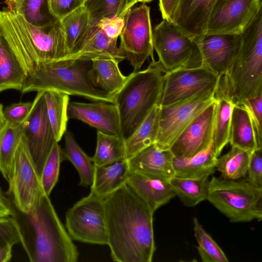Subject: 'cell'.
Returning a JSON list of instances; mask_svg holds the SVG:
<instances>
[{
    "instance_id": "obj_22",
    "label": "cell",
    "mask_w": 262,
    "mask_h": 262,
    "mask_svg": "<svg viewBox=\"0 0 262 262\" xmlns=\"http://www.w3.org/2000/svg\"><path fill=\"white\" fill-rule=\"evenodd\" d=\"M173 157L169 149H160L152 144L127 160L130 170L168 181L174 176L172 164Z\"/></svg>"
},
{
    "instance_id": "obj_13",
    "label": "cell",
    "mask_w": 262,
    "mask_h": 262,
    "mask_svg": "<svg viewBox=\"0 0 262 262\" xmlns=\"http://www.w3.org/2000/svg\"><path fill=\"white\" fill-rule=\"evenodd\" d=\"M214 95L200 94L181 102L160 106L158 133L154 144L160 149H169L192 120L215 100Z\"/></svg>"
},
{
    "instance_id": "obj_27",
    "label": "cell",
    "mask_w": 262,
    "mask_h": 262,
    "mask_svg": "<svg viewBox=\"0 0 262 262\" xmlns=\"http://www.w3.org/2000/svg\"><path fill=\"white\" fill-rule=\"evenodd\" d=\"M27 74L0 35V92L8 90L21 92Z\"/></svg>"
},
{
    "instance_id": "obj_46",
    "label": "cell",
    "mask_w": 262,
    "mask_h": 262,
    "mask_svg": "<svg viewBox=\"0 0 262 262\" xmlns=\"http://www.w3.org/2000/svg\"><path fill=\"white\" fill-rule=\"evenodd\" d=\"M95 22L97 27L112 39H118L124 24V18L118 16L103 17Z\"/></svg>"
},
{
    "instance_id": "obj_31",
    "label": "cell",
    "mask_w": 262,
    "mask_h": 262,
    "mask_svg": "<svg viewBox=\"0 0 262 262\" xmlns=\"http://www.w3.org/2000/svg\"><path fill=\"white\" fill-rule=\"evenodd\" d=\"M209 176L206 175L196 179L174 176L168 182L176 196L184 206L194 207L207 200Z\"/></svg>"
},
{
    "instance_id": "obj_10",
    "label": "cell",
    "mask_w": 262,
    "mask_h": 262,
    "mask_svg": "<svg viewBox=\"0 0 262 262\" xmlns=\"http://www.w3.org/2000/svg\"><path fill=\"white\" fill-rule=\"evenodd\" d=\"M124 20L119 48L138 71L149 57L155 60L149 7L143 4L130 9Z\"/></svg>"
},
{
    "instance_id": "obj_21",
    "label": "cell",
    "mask_w": 262,
    "mask_h": 262,
    "mask_svg": "<svg viewBox=\"0 0 262 262\" xmlns=\"http://www.w3.org/2000/svg\"><path fill=\"white\" fill-rule=\"evenodd\" d=\"M126 184L154 213L176 196L168 180L138 171H130Z\"/></svg>"
},
{
    "instance_id": "obj_35",
    "label": "cell",
    "mask_w": 262,
    "mask_h": 262,
    "mask_svg": "<svg viewBox=\"0 0 262 262\" xmlns=\"http://www.w3.org/2000/svg\"><path fill=\"white\" fill-rule=\"evenodd\" d=\"M125 159V143L122 137L97 130L96 150L92 157L95 166L106 165Z\"/></svg>"
},
{
    "instance_id": "obj_1",
    "label": "cell",
    "mask_w": 262,
    "mask_h": 262,
    "mask_svg": "<svg viewBox=\"0 0 262 262\" xmlns=\"http://www.w3.org/2000/svg\"><path fill=\"white\" fill-rule=\"evenodd\" d=\"M107 244L117 262H151L154 212L126 184L103 200Z\"/></svg>"
},
{
    "instance_id": "obj_53",
    "label": "cell",
    "mask_w": 262,
    "mask_h": 262,
    "mask_svg": "<svg viewBox=\"0 0 262 262\" xmlns=\"http://www.w3.org/2000/svg\"><path fill=\"white\" fill-rule=\"evenodd\" d=\"M136 3H137L136 0H134Z\"/></svg>"
},
{
    "instance_id": "obj_34",
    "label": "cell",
    "mask_w": 262,
    "mask_h": 262,
    "mask_svg": "<svg viewBox=\"0 0 262 262\" xmlns=\"http://www.w3.org/2000/svg\"><path fill=\"white\" fill-rule=\"evenodd\" d=\"M5 3L8 10L32 25L44 26L57 21L49 12L47 0H6Z\"/></svg>"
},
{
    "instance_id": "obj_51",
    "label": "cell",
    "mask_w": 262,
    "mask_h": 262,
    "mask_svg": "<svg viewBox=\"0 0 262 262\" xmlns=\"http://www.w3.org/2000/svg\"><path fill=\"white\" fill-rule=\"evenodd\" d=\"M152 1H154V0H136L137 3L141 2V3H149Z\"/></svg>"
},
{
    "instance_id": "obj_45",
    "label": "cell",
    "mask_w": 262,
    "mask_h": 262,
    "mask_svg": "<svg viewBox=\"0 0 262 262\" xmlns=\"http://www.w3.org/2000/svg\"><path fill=\"white\" fill-rule=\"evenodd\" d=\"M246 180L252 185L262 188V148L251 154Z\"/></svg>"
},
{
    "instance_id": "obj_41",
    "label": "cell",
    "mask_w": 262,
    "mask_h": 262,
    "mask_svg": "<svg viewBox=\"0 0 262 262\" xmlns=\"http://www.w3.org/2000/svg\"><path fill=\"white\" fill-rule=\"evenodd\" d=\"M241 105L248 111L252 119L258 148H262V95L245 100Z\"/></svg>"
},
{
    "instance_id": "obj_23",
    "label": "cell",
    "mask_w": 262,
    "mask_h": 262,
    "mask_svg": "<svg viewBox=\"0 0 262 262\" xmlns=\"http://www.w3.org/2000/svg\"><path fill=\"white\" fill-rule=\"evenodd\" d=\"M130 171L128 161L126 159L110 164L95 166L91 192L104 200L126 183Z\"/></svg>"
},
{
    "instance_id": "obj_44",
    "label": "cell",
    "mask_w": 262,
    "mask_h": 262,
    "mask_svg": "<svg viewBox=\"0 0 262 262\" xmlns=\"http://www.w3.org/2000/svg\"><path fill=\"white\" fill-rule=\"evenodd\" d=\"M33 105V102L20 101L6 106L4 109L6 120L12 124H21L27 119Z\"/></svg>"
},
{
    "instance_id": "obj_5",
    "label": "cell",
    "mask_w": 262,
    "mask_h": 262,
    "mask_svg": "<svg viewBox=\"0 0 262 262\" xmlns=\"http://www.w3.org/2000/svg\"><path fill=\"white\" fill-rule=\"evenodd\" d=\"M164 79L165 73L157 61L151 60L146 69L133 71L128 75L123 86L114 95L124 142L152 110L160 105Z\"/></svg>"
},
{
    "instance_id": "obj_2",
    "label": "cell",
    "mask_w": 262,
    "mask_h": 262,
    "mask_svg": "<svg viewBox=\"0 0 262 262\" xmlns=\"http://www.w3.org/2000/svg\"><path fill=\"white\" fill-rule=\"evenodd\" d=\"M12 207L11 217L16 225L20 243L30 261H78V249L49 195L42 191L32 208L26 213L18 210L13 204Z\"/></svg>"
},
{
    "instance_id": "obj_26",
    "label": "cell",
    "mask_w": 262,
    "mask_h": 262,
    "mask_svg": "<svg viewBox=\"0 0 262 262\" xmlns=\"http://www.w3.org/2000/svg\"><path fill=\"white\" fill-rule=\"evenodd\" d=\"M217 157L212 143L206 149L190 157H173L174 176L196 179L212 174L216 168Z\"/></svg>"
},
{
    "instance_id": "obj_25",
    "label": "cell",
    "mask_w": 262,
    "mask_h": 262,
    "mask_svg": "<svg viewBox=\"0 0 262 262\" xmlns=\"http://www.w3.org/2000/svg\"><path fill=\"white\" fill-rule=\"evenodd\" d=\"M235 146L251 153L258 149L251 116L243 105H234L231 116L229 139Z\"/></svg>"
},
{
    "instance_id": "obj_15",
    "label": "cell",
    "mask_w": 262,
    "mask_h": 262,
    "mask_svg": "<svg viewBox=\"0 0 262 262\" xmlns=\"http://www.w3.org/2000/svg\"><path fill=\"white\" fill-rule=\"evenodd\" d=\"M261 7V0H216L205 33L240 35Z\"/></svg>"
},
{
    "instance_id": "obj_30",
    "label": "cell",
    "mask_w": 262,
    "mask_h": 262,
    "mask_svg": "<svg viewBox=\"0 0 262 262\" xmlns=\"http://www.w3.org/2000/svg\"><path fill=\"white\" fill-rule=\"evenodd\" d=\"M159 110V106H155L134 133L125 141L127 160L155 143L158 129Z\"/></svg>"
},
{
    "instance_id": "obj_48",
    "label": "cell",
    "mask_w": 262,
    "mask_h": 262,
    "mask_svg": "<svg viewBox=\"0 0 262 262\" xmlns=\"http://www.w3.org/2000/svg\"><path fill=\"white\" fill-rule=\"evenodd\" d=\"M13 214L12 201L0 187V217H10Z\"/></svg>"
},
{
    "instance_id": "obj_4",
    "label": "cell",
    "mask_w": 262,
    "mask_h": 262,
    "mask_svg": "<svg viewBox=\"0 0 262 262\" xmlns=\"http://www.w3.org/2000/svg\"><path fill=\"white\" fill-rule=\"evenodd\" d=\"M240 35L238 53L216 90L234 105L262 95V7Z\"/></svg>"
},
{
    "instance_id": "obj_33",
    "label": "cell",
    "mask_w": 262,
    "mask_h": 262,
    "mask_svg": "<svg viewBox=\"0 0 262 262\" xmlns=\"http://www.w3.org/2000/svg\"><path fill=\"white\" fill-rule=\"evenodd\" d=\"M48 117L56 140L59 142L67 130L69 95L54 90L43 91Z\"/></svg>"
},
{
    "instance_id": "obj_6",
    "label": "cell",
    "mask_w": 262,
    "mask_h": 262,
    "mask_svg": "<svg viewBox=\"0 0 262 262\" xmlns=\"http://www.w3.org/2000/svg\"><path fill=\"white\" fill-rule=\"evenodd\" d=\"M92 63L91 60L83 59H63L39 64L27 74L21 92L54 90L114 104V96L90 81L88 73Z\"/></svg>"
},
{
    "instance_id": "obj_39",
    "label": "cell",
    "mask_w": 262,
    "mask_h": 262,
    "mask_svg": "<svg viewBox=\"0 0 262 262\" xmlns=\"http://www.w3.org/2000/svg\"><path fill=\"white\" fill-rule=\"evenodd\" d=\"M193 231L198 242L196 247L201 259L203 262H228L225 253L219 245L206 232L198 219L193 217Z\"/></svg>"
},
{
    "instance_id": "obj_36",
    "label": "cell",
    "mask_w": 262,
    "mask_h": 262,
    "mask_svg": "<svg viewBox=\"0 0 262 262\" xmlns=\"http://www.w3.org/2000/svg\"><path fill=\"white\" fill-rule=\"evenodd\" d=\"M251 154L238 147L232 146L228 152L217 157L215 168L225 179L237 180L245 178Z\"/></svg>"
},
{
    "instance_id": "obj_7",
    "label": "cell",
    "mask_w": 262,
    "mask_h": 262,
    "mask_svg": "<svg viewBox=\"0 0 262 262\" xmlns=\"http://www.w3.org/2000/svg\"><path fill=\"white\" fill-rule=\"evenodd\" d=\"M207 200L232 223L262 219V188L246 180H227L213 176L208 181Z\"/></svg>"
},
{
    "instance_id": "obj_20",
    "label": "cell",
    "mask_w": 262,
    "mask_h": 262,
    "mask_svg": "<svg viewBox=\"0 0 262 262\" xmlns=\"http://www.w3.org/2000/svg\"><path fill=\"white\" fill-rule=\"evenodd\" d=\"M216 0H179L172 24L192 39L205 33Z\"/></svg>"
},
{
    "instance_id": "obj_47",
    "label": "cell",
    "mask_w": 262,
    "mask_h": 262,
    "mask_svg": "<svg viewBox=\"0 0 262 262\" xmlns=\"http://www.w3.org/2000/svg\"><path fill=\"white\" fill-rule=\"evenodd\" d=\"M179 0H159V9L163 19L172 23Z\"/></svg>"
},
{
    "instance_id": "obj_11",
    "label": "cell",
    "mask_w": 262,
    "mask_h": 262,
    "mask_svg": "<svg viewBox=\"0 0 262 262\" xmlns=\"http://www.w3.org/2000/svg\"><path fill=\"white\" fill-rule=\"evenodd\" d=\"M6 193L13 205L23 212H29L43 191L40 178L23 134L16 149Z\"/></svg>"
},
{
    "instance_id": "obj_19",
    "label": "cell",
    "mask_w": 262,
    "mask_h": 262,
    "mask_svg": "<svg viewBox=\"0 0 262 262\" xmlns=\"http://www.w3.org/2000/svg\"><path fill=\"white\" fill-rule=\"evenodd\" d=\"M96 58H111L118 63L126 59L117 46V39L108 37L97 27L95 22L92 21L71 53L65 59H83L92 61Z\"/></svg>"
},
{
    "instance_id": "obj_17",
    "label": "cell",
    "mask_w": 262,
    "mask_h": 262,
    "mask_svg": "<svg viewBox=\"0 0 262 262\" xmlns=\"http://www.w3.org/2000/svg\"><path fill=\"white\" fill-rule=\"evenodd\" d=\"M215 100L199 114L182 132L169 150L174 157H190L212 143Z\"/></svg>"
},
{
    "instance_id": "obj_9",
    "label": "cell",
    "mask_w": 262,
    "mask_h": 262,
    "mask_svg": "<svg viewBox=\"0 0 262 262\" xmlns=\"http://www.w3.org/2000/svg\"><path fill=\"white\" fill-rule=\"evenodd\" d=\"M103 200L90 192L68 210L66 228L73 240L91 244L107 245Z\"/></svg>"
},
{
    "instance_id": "obj_43",
    "label": "cell",
    "mask_w": 262,
    "mask_h": 262,
    "mask_svg": "<svg viewBox=\"0 0 262 262\" xmlns=\"http://www.w3.org/2000/svg\"><path fill=\"white\" fill-rule=\"evenodd\" d=\"M19 243L18 231L12 217H0V248L13 247Z\"/></svg>"
},
{
    "instance_id": "obj_32",
    "label": "cell",
    "mask_w": 262,
    "mask_h": 262,
    "mask_svg": "<svg viewBox=\"0 0 262 262\" xmlns=\"http://www.w3.org/2000/svg\"><path fill=\"white\" fill-rule=\"evenodd\" d=\"M25 121L19 124L6 122L0 132V172L7 181L12 171L14 154L23 134Z\"/></svg>"
},
{
    "instance_id": "obj_52",
    "label": "cell",
    "mask_w": 262,
    "mask_h": 262,
    "mask_svg": "<svg viewBox=\"0 0 262 262\" xmlns=\"http://www.w3.org/2000/svg\"><path fill=\"white\" fill-rule=\"evenodd\" d=\"M88 0H84V1L85 2V3ZM85 4V3H84Z\"/></svg>"
},
{
    "instance_id": "obj_50",
    "label": "cell",
    "mask_w": 262,
    "mask_h": 262,
    "mask_svg": "<svg viewBox=\"0 0 262 262\" xmlns=\"http://www.w3.org/2000/svg\"><path fill=\"white\" fill-rule=\"evenodd\" d=\"M6 122L4 114V107L2 104L0 103V132L4 127Z\"/></svg>"
},
{
    "instance_id": "obj_42",
    "label": "cell",
    "mask_w": 262,
    "mask_h": 262,
    "mask_svg": "<svg viewBox=\"0 0 262 262\" xmlns=\"http://www.w3.org/2000/svg\"><path fill=\"white\" fill-rule=\"evenodd\" d=\"M84 0H47L50 14L58 21L84 5Z\"/></svg>"
},
{
    "instance_id": "obj_12",
    "label": "cell",
    "mask_w": 262,
    "mask_h": 262,
    "mask_svg": "<svg viewBox=\"0 0 262 262\" xmlns=\"http://www.w3.org/2000/svg\"><path fill=\"white\" fill-rule=\"evenodd\" d=\"M220 79L201 66L181 68L166 73L159 106L171 105L200 94H215Z\"/></svg>"
},
{
    "instance_id": "obj_8",
    "label": "cell",
    "mask_w": 262,
    "mask_h": 262,
    "mask_svg": "<svg viewBox=\"0 0 262 262\" xmlns=\"http://www.w3.org/2000/svg\"><path fill=\"white\" fill-rule=\"evenodd\" d=\"M152 45L157 63L165 73L201 65L199 50L193 40L166 20L152 30Z\"/></svg>"
},
{
    "instance_id": "obj_38",
    "label": "cell",
    "mask_w": 262,
    "mask_h": 262,
    "mask_svg": "<svg viewBox=\"0 0 262 262\" xmlns=\"http://www.w3.org/2000/svg\"><path fill=\"white\" fill-rule=\"evenodd\" d=\"M135 4L134 0H88L84 6L92 22L106 17L118 16L124 18Z\"/></svg>"
},
{
    "instance_id": "obj_40",
    "label": "cell",
    "mask_w": 262,
    "mask_h": 262,
    "mask_svg": "<svg viewBox=\"0 0 262 262\" xmlns=\"http://www.w3.org/2000/svg\"><path fill=\"white\" fill-rule=\"evenodd\" d=\"M63 160L62 149L56 142L47 158L40 177L42 190L49 196L58 180L60 163Z\"/></svg>"
},
{
    "instance_id": "obj_49",
    "label": "cell",
    "mask_w": 262,
    "mask_h": 262,
    "mask_svg": "<svg viewBox=\"0 0 262 262\" xmlns=\"http://www.w3.org/2000/svg\"><path fill=\"white\" fill-rule=\"evenodd\" d=\"M12 248L11 246L0 248V262L10 260L12 256Z\"/></svg>"
},
{
    "instance_id": "obj_29",
    "label": "cell",
    "mask_w": 262,
    "mask_h": 262,
    "mask_svg": "<svg viewBox=\"0 0 262 262\" xmlns=\"http://www.w3.org/2000/svg\"><path fill=\"white\" fill-rule=\"evenodd\" d=\"M65 146L62 149L63 159L70 161L77 170L79 185L87 187L92 184L95 166L92 160L80 147L70 131L64 134Z\"/></svg>"
},
{
    "instance_id": "obj_3",
    "label": "cell",
    "mask_w": 262,
    "mask_h": 262,
    "mask_svg": "<svg viewBox=\"0 0 262 262\" xmlns=\"http://www.w3.org/2000/svg\"><path fill=\"white\" fill-rule=\"evenodd\" d=\"M0 35L27 74L39 64L65 59L71 53L59 21L36 26L6 7L0 10Z\"/></svg>"
},
{
    "instance_id": "obj_37",
    "label": "cell",
    "mask_w": 262,
    "mask_h": 262,
    "mask_svg": "<svg viewBox=\"0 0 262 262\" xmlns=\"http://www.w3.org/2000/svg\"><path fill=\"white\" fill-rule=\"evenodd\" d=\"M59 21L65 34L67 47L71 53L91 23L89 14L83 5Z\"/></svg>"
},
{
    "instance_id": "obj_24",
    "label": "cell",
    "mask_w": 262,
    "mask_h": 262,
    "mask_svg": "<svg viewBox=\"0 0 262 262\" xmlns=\"http://www.w3.org/2000/svg\"><path fill=\"white\" fill-rule=\"evenodd\" d=\"M88 76L93 85L113 96L121 88L127 76L120 71L114 59L96 58L92 60Z\"/></svg>"
},
{
    "instance_id": "obj_18",
    "label": "cell",
    "mask_w": 262,
    "mask_h": 262,
    "mask_svg": "<svg viewBox=\"0 0 262 262\" xmlns=\"http://www.w3.org/2000/svg\"><path fill=\"white\" fill-rule=\"evenodd\" d=\"M67 115L69 119H78L97 130L121 137L118 111L114 103L69 102Z\"/></svg>"
},
{
    "instance_id": "obj_14",
    "label": "cell",
    "mask_w": 262,
    "mask_h": 262,
    "mask_svg": "<svg viewBox=\"0 0 262 262\" xmlns=\"http://www.w3.org/2000/svg\"><path fill=\"white\" fill-rule=\"evenodd\" d=\"M33 102L25 120L23 135L40 178L47 158L57 141L48 117L43 91L37 92Z\"/></svg>"
},
{
    "instance_id": "obj_28",
    "label": "cell",
    "mask_w": 262,
    "mask_h": 262,
    "mask_svg": "<svg viewBox=\"0 0 262 262\" xmlns=\"http://www.w3.org/2000/svg\"><path fill=\"white\" fill-rule=\"evenodd\" d=\"M215 109L212 144L217 158L229 143L231 116L233 102L221 93H215Z\"/></svg>"
},
{
    "instance_id": "obj_16",
    "label": "cell",
    "mask_w": 262,
    "mask_h": 262,
    "mask_svg": "<svg viewBox=\"0 0 262 262\" xmlns=\"http://www.w3.org/2000/svg\"><path fill=\"white\" fill-rule=\"evenodd\" d=\"M192 40L199 51L200 66L221 78L236 57L241 38L239 34L204 33Z\"/></svg>"
}]
</instances>
